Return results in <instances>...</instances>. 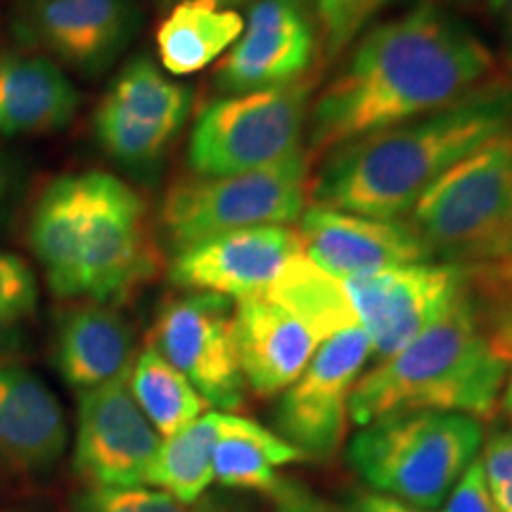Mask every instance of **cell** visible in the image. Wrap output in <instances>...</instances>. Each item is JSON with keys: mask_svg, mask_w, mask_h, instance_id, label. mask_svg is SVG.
I'll list each match as a JSON object with an SVG mask.
<instances>
[{"mask_svg": "<svg viewBox=\"0 0 512 512\" xmlns=\"http://www.w3.org/2000/svg\"><path fill=\"white\" fill-rule=\"evenodd\" d=\"M138 27L133 0H24L15 15L19 41L91 79L119 60Z\"/></svg>", "mask_w": 512, "mask_h": 512, "instance_id": "9a60e30c", "label": "cell"}, {"mask_svg": "<svg viewBox=\"0 0 512 512\" xmlns=\"http://www.w3.org/2000/svg\"><path fill=\"white\" fill-rule=\"evenodd\" d=\"M299 3L311 12L313 19H316V27L320 31L325 24L332 22V17H335L337 12L349 3V0H299Z\"/></svg>", "mask_w": 512, "mask_h": 512, "instance_id": "e575fe53", "label": "cell"}, {"mask_svg": "<svg viewBox=\"0 0 512 512\" xmlns=\"http://www.w3.org/2000/svg\"><path fill=\"white\" fill-rule=\"evenodd\" d=\"M316 57V19L299 0H252L245 31L216 64L214 86L223 95L292 86L313 72Z\"/></svg>", "mask_w": 512, "mask_h": 512, "instance_id": "4fadbf2b", "label": "cell"}, {"mask_svg": "<svg viewBox=\"0 0 512 512\" xmlns=\"http://www.w3.org/2000/svg\"><path fill=\"white\" fill-rule=\"evenodd\" d=\"M439 512H501L489 494L479 458L458 479V484L453 486Z\"/></svg>", "mask_w": 512, "mask_h": 512, "instance_id": "4dcf8cb0", "label": "cell"}, {"mask_svg": "<svg viewBox=\"0 0 512 512\" xmlns=\"http://www.w3.org/2000/svg\"><path fill=\"white\" fill-rule=\"evenodd\" d=\"M38 302L36 275L17 254L0 252V323L31 316Z\"/></svg>", "mask_w": 512, "mask_h": 512, "instance_id": "83f0119b", "label": "cell"}, {"mask_svg": "<svg viewBox=\"0 0 512 512\" xmlns=\"http://www.w3.org/2000/svg\"><path fill=\"white\" fill-rule=\"evenodd\" d=\"M299 252L304 249L294 228H242L176 252L169 280L183 290L221 294L238 302L266 292Z\"/></svg>", "mask_w": 512, "mask_h": 512, "instance_id": "2e32d148", "label": "cell"}, {"mask_svg": "<svg viewBox=\"0 0 512 512\" xmlns=\"http://www.w3.org/2000/svg\"><path fill=\"white\" fill-rule=\"evenodd\" d=\"M133 361V328L114 306L76 302L57 320L55 363L69 387L88 392L128 375Z\"/></svg>", "mask_w": 512, "mask_h": 512, "instance_id": "d6986e66", "label": "cell"}, {"mask_svg": "<svg viewBox=\"0 0 512 512\" xmlns=\"http://www.w3.org/2000/svg\"><path fill=\"white\" fill-rule=\"evenodd\" d=\"M17 344V332L12 325L8 323H0V356L5 354V351H10L12 347Z\"/></svg>", "mask_w": 512, "mask_h": 512, "instance_id": "d590c367", "label": "cell"}, {"mask_svg": "<svg viewBox=\"0 0 512 512\" xmlns=\"http://www.w3.org/2000/svg\"><path fill=\"white\" fill-rule=\"evenodd\" d=\"M370 358L361 325L325 339L297 382L278 396L275 434L302 453L304 460H328L344 444L349 396Z\"/></svg>", "mask_w": 512, "mask_h": 512, "instance_id": "8fae6325", "label": "cell"}, {"mask_svg": "<svg viewBox=\"0 0 512 512\" xmlns=\"http://www.w3.org/2000/svg\"><path fill=\"white\" fill-rule=\"evenodd\" d=\"M344 512H422L413 505L396 501L392 496H384L380 491H363V494L351 496Z\"/></svg>", "mask_w": 512, "mask_h": 512, "instance_id": "1f68e13d", "label": "cell"}, {"mask_svg": "<svg viewBox=\"0 0 512 512\" xmlns=\"http://www.w3.org/2000/svg\"><path fill=\"white\" fill-rule=\"evenodd\" d=\"M235 344L249 392L273 399L297 382L323 339L302 318L256 294L235 302Z\"/></svg>", "mask_w": 512, "mask_h": 512, "instance_id": "ac0fdd59", "label": "cell"}, {"mask_svg": "<svg viewBox=\"0 0 512 512\" xmlns=\"http://www.w3.org/2000/svg\"><path fill=\"white\" fill-rule=\"evenodd\" d=\"M67 425L53 389L22 366H0V458L19 470L53 465Z\"/></svg>", "mask_w": 512, "mask_h": 512, "instance_id": "44dd1931", "label": "cell"}, {"mask_svg": "<svg viewBox=\"0 0 512 512\" xmlns=\"http://www.w3.org/2000/svg\"><path fill=\"white\" fill-rule=\"evenodd\" d=\"M162 437L128 389V375L81 392L74 470L88 486L147 484Z\"/></svg>", "mask_w": 512, "mask_h": 512, "instance_id": "5bb4252c", "label": "cell"}, {"mask_svg": "<svg viewBox=\"0 0 512 512\" xmlns=\"http://www.w3.org/2000/svg\"><path fill=\"white\" fill-rule=\"evenodd\" d=\"M74 512H192V508L164 491L145 486H88L76 498Z\"/></svg>", "mask_w": 512, "mask_h": 512, "instance_id": "4316f807", "label": "cell"}, {"mask_svg": "<svg viewBox=\"0 0 512 512\" xmlns=\"http://www.w3.org/2000/svg\"><path fill=\"white\" fill-rule=\"evenodd\" d=\"M79 105L76 86L48 55L0 50V136L57 133Z\"/></svg>", "mask_w": 512, "mask_h": 512, "instance_id": "ffe728a7", "label": "cell"}, {"mask_svg": "<svg viewBox=\"0 0 512 512\" xmlns=\"http://www.w3.org/2000/svg\"><path fill=\"white\" fill-rule=\"evenodd\" d=\"M275 498H278V512H323L309 494H304L302 489H292V486L287 489L285 484H280Z\"/></svg>", "mask_w": 512, "mask_h": 512, "instance_id": "836d02e7", "label": "cell"}, {"mask_svg": "<svg viewBox=\"0 0 512 512\" xmlns=\"http://www.w3.org/2000/svg\"><path fill=\"white\" fill-rule=\"evenodd\" d=\"M221 430V411H207L174 437L162 439L147 484L185 505L200 501L214 482V446Z\"/></svg>", "mask_w": 512, "mask_h": 512, "instance_id": "484cf974", "label": "cell"}, {"mask_svg": "<svg viewBox=\"0 0 512 512\" xmlns=\"http://www.w3.org/2000/svg\"><path fill=\"white\" fill-rule=\"evenodd\" d=\"M152 344L209 406L240 411L247 384L235 344V302L211 292L166 299L150 330Z\"/></svg>", "mask_w": 512, "mask_h": 512, "instance_id": "30bf717a", "label": "cell"}, {"mask_svg": "<svg viewBox=\"0 0 512 512\" xmlns=\"http://www.w3.org/2000/svg\"><path fill=\"white\" fill-rule=\"evenodd\" d=\"M242 31L240 12L211 0H178L157 29L159 62L174 76L197 74L233 48Z\"/></svg>", "mask_w": 512, "mask_h": 512, "instance_id": "7402d4cb", "label": "cell"}, {"mask_svg": "<svg viewBox=\"0 0 512 512\" xmlns=\"http://www.w3.org/2000/svg\"><path fill=\"white\" fill-rule=\"evenodd\" d=\"M510 133L512 79H503L446 110L335 147L309 195L318 207L399 221L446 171Z\"/></svg>", "mask_w": 512, "mask_h": 512, "instance_id": "7a4b0ae2", "label": "cell"}, {"mask_svg": "<svg viewBox=\"0 0 512 512\" xmlns=\"http://www.w3.org/2000/svg\"><path fill=\"white\" fill-rule=\"evenodd\" d=\"M10 181H12V176H10V164L5 162L3 155H0V204H3L5 197H8Z\"/></svg>", "mask_w": 512, "mask_h": 512, "instance_id": "8d00e7d4", "label": "cell"}, {"mask_svg": "<svg viewBox=\"0 0 512 512\" xmlns=\"http://www.w3.org/2000/svg\"><path fill=\"white\" fill-rule=\"evenodd\" d=\"M302 453L266 430L259 422L235 413H221V430L214 446V479L223 486L275 494L283 484L278 467L299 463Z\"/></svg>", "mask_w": 512, "mask_h": 512, "instance_id": "603a6c76", "label": "cell"}, {"mask_svg": "<svg viewBox=\"0 0 512 512\" xmlns=\"http://www.w3.org/2000/svg\"><path fill=\"white\" fill-rule=\"evenodd\" d=\"M482 268H486V271H491V273H496V275H501L503 280H508V283H512V247H510L508 259H505L503 264H496V266H482Z\"/></svg>", "mask_w": 512, "mask_h": 512, "instance_id": "74e56055", "label": "cell"}, {"mask_svg": "<svg viewBox=\"0 0 512 512\" xmlns=\"http://www.w3.org/2000/svg\"><path fill=\"white\" fill-rule=\"evenodd\" d=\"M211 3L221 5V8H230V10H233L235 5H245V3H252V0H211Z\"/></svg>", "mask_w": 512, "mask_h": 512, "instance_id": "60d3db41", "label": "cell"}, {"mask_svg": "<svg viewBox=\"0 0 512 512\" xmlns=\"http://www.w3.org/2000/svg\"><path fill=\"white\" fill-rule=\"evenodd\" d=\"M486 486L501 512H512V427L496 430L479 451Z\"/></svg>", "mask_w": 512, "mask_h": 512, "instance_id": "f1b7e54d", "label": "cell"}, {"mask_svg": "<svg viewBox=\"0 0 512 512\" xmlns=\"http://www.w3.org/2000/svg\"><path fill=\"white\" fill-rule=\"evenodd\" d=\"M486 10H489V17L494 19L503 43L505 60L512 69V0H486Z\"/></svg>", "mask_w": 512, "mask_h": 512, "instance_id": "d6a6232c", "label": "cell"}, {"mask_svg": "<svg viewBox=\"0 0 512 512\" xmlns=\"http://www.w3.org/2000/svg\"><path fill=\"white\" fill-rule=\"evenodd\" d=\"M261 294L302 318L323 342L358 325L342 280L318 268L304 252L292 256L271 287Z\"/></svg>", "mask_w": 512, "mask_h": 512, "instance_id": "cb8c5ba5", "label": "cell"}, {"mask_svg": "<svg viewBox=\"0 0 512 512\" xmlns=\"http://www.w3.org/2000/svg\"><path fill=\"white\" fill-rule=\"evenodd\" d=\"M508 79L494 53L441 5L420 3L358 38L309 110V152L446 110Z\"/></svg>", "mask_w": 512, "mask_h": 512, "instance_id": "6da1fadb", "label": "cell"}, {"mask_svg": "<svg viewBox=\"0 0 512 512\" xmlns=\"http://www.w3.org/2000/svg\"><path fill=\"white\" fill-rule=\"evenodd\" d=\"M512 361L484 330L470 292L413 339L358 377L349 420L358 427L406 411L465 413L482 420L501 406Z\"/></svg>", "mask_w": 512, "mask_h": 512, "instance_id": "277c9868", "label": "cell"}, {"mask_svg": "<svg viewBox=\"0 0 512 512\" xmlns=\"http://www.w3.org/2000/svg\"><path fill=\"white\" fill-rule=\"evenodd\" d=\"M311 152L235 176H195L171 185L162 202L166 242L181 249L242 228L287 226L304 214Z\"/></svg>", "mask_w": 512, "mask_h": 512, "instance_id": "52a82bcc", "label": "cell"}, {"mask_svg": "<svg viewBox=\"0 0 512 512\" xmlns=\"http://www.w3.org/2000/svg\"><path fill=\"white\" fill-rule=\"evenodd\" d=\"M432 261L496 266L512 247V133L446 171L408 214Z\"/></svg>", "mask_w": 512, "mask_h": 512, "instance_id": "8992f818", "label": "cell"}, {"mask_svg": "<svg viewBox=\"0 0 512 512\" xmlns=\"http://www.w3.org/2000/svg\"><path fill=\"white\" fill-rule=\"evenodd\" d=\"M370 356L384 358L413 342L446 316L467 290V271L453 264H411L344 283Z\"/></svg>", "mask_w": 512, "mask_h": 512, "instance_id": "7c38bea8", "label": "cell"}, {"mask_svg": "<svg viewBox=\"0 0 512 512\" xmlns=\"http://www.w3.org/2000/svg\"><path fill=\"white\" fill-rule=\"evenodd\" d=\"M128 389L162 439L174 437L207 413L209 403L152 344L128 370Z\"/></svg>", "mask_w": 512, "mask_h": 512, "instance_id": "d4e9b609", "label": "cell"}, {"mask_svg": "<svg viewBox=\"0 0 512 512\" xmlns=\"http://www.w3.org/2000/svg\"><path fill=\"white\" fill-rule=\"evenodd\" d=\"M316 79L245 95H223L197 114L188 164L197 176H235L304 150Z\"/></svg>", "mask_w": 512, "mask_h": 512, "instance_id": "ba28073f", "label": "cell"}, {"mask_svg": "<svg viewBox=\"0 0 512 512\" xmlns=\"http://www.w3.org/2000/svg\"><path fill=\"white\" fill-rule=\"evenodd\" d=\"M29 247L60 299L114 306L159 268L143 195L107 171L50 181L31 209Z\"/></svg>", "mask_w": 512, "mask_h": 512, "instance_id": "3957f363", "label": "cell"}, {"mask_svg": "<svg viewBox=\"0 0 512 512\" xmlns=\"http://www.w3.org/2000/svg\"><path fill=\"white\" fill-rule=\"evenodd\" d=\"M444 5H453V8H472V5L484 3V0H439Z\"/></svg>", "mask_w": 512, "mask_h": 512, "instance_id": "ab89813d", "label": "cell"}, {"mask_svg": "<svg viewBox=\"0 0 512 512\" xmlns=\"http://www.w3.org/2000/svg\"><path fill=\"white\" fill-rule=\"evenodd\" d=\"M482 444L484 425L472 415L406 411L363 425L351 437L347 456L373 491L434 512L479 458Z\"/></svg>", "mask_w": 512, "mask_h": 512, "instance_id": "5b68a950", "label": "cell"}, {"mask_svg": "<svg viewBox=\"0 0 512 512\" xmlns=\"http://www.w3.org/2000/svg\"><path fill=\"white\" fill-rule=\"evenodd\" d=\"M297 233L304 254L342 283L432 261L430 249L408 221H380L313 204L299 216Z\"/></svg>", "mask_w": 512, "mask_h": 512, "instance_id": "e0dca14e", "label": "cell"}, {"mask_svg": "<svg viewBox=\"0 0 512 512\" xmlns=\"http://www.w3.org/2000/svg\"><path fill=\"white\" fill-rule=\"evenodd\" d=\"M387 3L389 0H349V3L332 17V22L325 24V27L318 31L320 64L335 60V57L358 36V31L366 27L370 17Z\"/></svg>", "mask_w": 512, "mask_h": 512, "instance_id": "f546056e", "label": "cell"}, {"mask_svg": "<svg viewBox=\"0 0 512 512\" xmlns=\"http://www.w3.org/2000/svg\"><path fill=\"white\" fill-rule=\"evenodd\" d=\"M192 112V91L171 81L150 57H133L93 114V131L114 162L152 174Z\"/></svg>", "mask_w": 512, "mask_h": 512, "instance_id": "9c48e42d", "label": "cell"}, {"mask_svg": "<svg viewBox=\"0 0 512 512\" xmlns=\"http://www.w3.org/2000/svg\"><path fill=\"white\" fill-rule=\"evenodd\" d=\"M501 408L505 411V415L512 420V368H510V375H508V382H505V389H503V396H501Z\"/></svg>", "mask_w": 512, "mask_h": 512, "instance_id": "f35d334b", "label": "cell"}]
</instances>
